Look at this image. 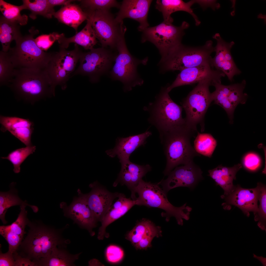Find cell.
Wrapping results in <instances>:
<instances>
[{
    "instance_id": "cell-25",
    "label": "cell",
    "mask_w": 266,
    "mask_h": 266,
    "mask_svg": "<svg viewBox=\"0 0 266 266\" xmlns=\"http://www.w3.org/2000/svg\"><path fill=\"white\" fill-rule=\"evenodd\" d=\"M96 38L91 19L88 17L86 25L80 31L69 38L65 37L63 33L60 34L57 41L60 48L67 49L70 43H73L81 46L85 50H90L97 43Z\"/></svg>"
},
{
    "instance_id": "cell-48",
    "label": "cell",
    "mask_w": 266,
    "mask_h": 266,
    "mask_svg": "<svg viewBox=\"0 0 266 266\" xmlns=\"http://www.w3.org/2000/svg\"><path fill=\"white\" fill-rule=\"evenodd\" d=\"M13 255L15 261V266H35L33 261L21 256L17 251L13 253Z\"/></svg>"
},
{
    "instance_id": "cell-9",
    "label": "cell",
    "mask_w": 266,
    "mask_h": 266,
    "mask_svg": "<svg viewBox=\"0 0 266 266\" xmlns=\"http://www.w3.org/2000/svg\"><path fill=\"white\" fill-rule=\"evenodd\" d=\"M189 26L185 21L180 26H176L172 23L163 21L156 26L145 29L142 32L141 41L142 43L150 42L156 46L161 56L159 62H162L182 44L184 30Z\"/></svg>"
},
{
    "instance_id": "cell-30",
    "label": "cell",
    "mask_w": 266,
    "mask_h": 266,
    "mask_svg": "<svg viewBox=\"0 0 266 266\" xmlns=\"http://www.w3.org/2000/svg\"><path fill=\"white\" fill-rule=\"evenodd\" d=\"M82 52L75 44L74 49L71 50L60 48L58 52H53L52 58L70 76L74 71Z\"/></svg>"
},
{
    "instance_id": "cell-1",
    "label": "cell",
    "mask_w": 266,
    "mask_h": 266,
    "mask_svg": "<svg viewBox=\"0 0 266 266\" xmlns=\"http://www.w3.org/2000/svg\"><path fill=\"white\" fill-rule=\"evenodd\" d=\"M29 229L16 251L21 256L34 263L41 258L49 256L57 247L66 248L70 243L62 235L66 226L57 228L46 225L40 220H29Z\"/></svg>"
},
{
    "instance_id": "cell-51",
    "label": "cell",
    "mask_w": 266,
    "mask_h": 266,
    "mask_svg": "<svg viewBox=\"0 0 266 266\" xmlns=\"http://www.w3.org/2000/svg\"><path fill=\"white\" fill-rule=\"evenodd\" d=\"M254 258L257 259L264 266L266 265V258L262 256H258L254 254H253Z\"/></svg>"
},
{
    "instance_id": "cell-41",
    "label": "cell",
    "mask_w": 266,
    "mask_h": 266,
    "mask_svg": "<svg viewBox=\"0 0 266 266\" xmlns=\"http://www.w3.org/2000/svg\"><path fill=\"white\" fill-rule=\"evenodd\" d=\"M246 84V81L243 80L240 83L233 84V87L227 98L230 101L236 108L239 103H245L248 95L243 93Z\"/></svg>"
},
{
    "instance_id": "cell-26",
    "label": "cell",
    "mask_w": 266,
    "mask_h": 266,
    "mask_svg": "<svg viewBox=\"0 0 266 266\" xmlns=\"http://www.w3.org/2000/svg\"><path fill=\"white\" fill-rule=\"evenodd\" d=\"M242 167L240 164L232 167L220 165L208 171V175L215 181L216 185L220 186L224 190V194L221 196L227 195L233 190L234 186L233 181L236 178L237 172Z\"/></svg>"
},
{
    "instance_id": "cell-15",
    "label": "cell",
    "mask_w": 266,
    "mask_h": 266,
    "mask_svg": "<svg viewBox=\"0 0 266 266\" xmlns=\"http://www.w3.org/2000/svg\"><path fill=\"white\" fill-rule=\"evenodd\" d=\"M225 76L222 71L214 69L210 65L189 68L180 71L172 83L168 85L167 90L169 92L175 87L198 83L207 79L221 83V78Z\"/></svg>"
},
{
    "instance_id": "cell-7",
    "label": "cell",
    "mask_w": 266,
    "mask_h": 266,
    "mask_svg": "<svg viewBox=\"0 0 266 266\" xmlns=\"http://www.w3.org/2000/svg\"><path fill=\"white\" fill-rule=\"evenodd\" d=\"M35 33L21 35L15 41V46L7 52L15 68L43 69L47 66L53 52H45L37 46L33 38Z\"/></svg>"
},
{
    "instance_id": "cell-4",
    "label": "cell",
    "mask_w": 266,
    "mask_h": 266,
    "mask_svg": "<svg viewBox=\"0 0 266 266\" xmlns=\"http://www.w3.org/2000/svg\"><path fill=\"white\" fill-rule=\"evenodd\" d=\"M157 184L147 182L141 180L131 193V197L134 200L136 205L154 207L164 210L165 212L162 216L166 217L168 221L170 217H174L178 224H183V219H188L192 208L185 203L177 207L172 205L168 201L166 193Z\"/></svg>"
},
{
    "instance_id": "cell-3",
    "label": "cell",
    "mask_w": 266,
    "mask_h": 266,
    "mask_svg": "<svg viewBox=\"0 0 266 266\" xmlns=\"http://www.w3.org/2000/svg\"><path fill=\"white\" fill-rule=\"evenodd\" d=\"M196 132L186 124L159 132L166 159L165 175L179 165L188 164L193 162L196 156L201 155L190 143L191 138Z\"/></svg>"
},
{
    "instance_id": "cell-19",
    "label": "cell",
    "mask_w": 266,
    "mask_h": 266,
    "mask_svg": "<svg viewBox=\"0 0 266 266\" xmlns=\"http://www.w3.org/2000/svg\"><path fill=\"white\" fill-rule=\"evenodd\" d=\"M150 0H123L120 10L115 17L119 23L123 22V19L127 18L134 19L140 24L139 31L142 32L149 27L147 21L148 12L151 4Z\"/></svg>"
},
{
    "instance_id": "cell-42",
    "label": "cell",
    "mask_w": 266,
    "mask_h": 266,
    "mask_svg": "<svg viewBox=\"0 0 266 266\" xmlns=\"http://www.w3.org/2000/svg\"><path fill=\"white\" fill-rule=\"evenodd\" d=\"M162 231L159 227L154 224L150 228L141 240L134 246L137 249H145L151 247V242L155 237L161 235Z\"/></svg>"
},
{
    "instance_id": "cell-49",
    "label": "cell",
    "mask_w": 266,
    "mask_h": 266,
    "mask_svg": "<svg viewBox=\"0 0 266 266\" xmlns=\"http://www.w3.org/2000/svg\"><path fill=\"white\" fill-rule=\"evenodd\" d=\"M195 3L199 4L203 9L210 7L214 11L219 9L220 7V4L216 0H195Z\"/></svg>"
},
{
    "instance_id": "cell-38",
    "label": "cell",
    "mask_w": 266,
    "mask_h": 266,
    "mask_svg": "<svg viewBox=\"0 0 266 266\" xmlns=\"http://www.w3.org/2000/svg\"><path fill=\"white\" fill-rule=\"evenodd\" d=\"M15 68L7 52H0V85H7L12 76Z\"/></svg>"
},
{
    "instance_id": "cell-27",
    "label": "cell",
    "mask_w": 266,
    "mask_h": 266,
    "mask_svg": "<svg viewBox=\"0 0 266 266\" xmlns=\"http://www.w3.org/2000/svg\"><path fill=\"white\" fill-rule=\"evenodd\" d=\"M53 16L60 22L74 28L76 33L79 26L88 18L87 14L81 7L71 3L63 6Z\"/></svg>"
},
{
    "instance_id": "cell-29",
    "label": "cell",
    "mask_w": 266,
    "mask_h": 266,
    "mask_svg": "<svg viewBox=\"0 0 266 266\" xmlns=\"http://www.w3.org/2000/svg\"><path fill=\"white\" fill-rule=\"evenodd\" d=\"M14 184V183H12V186L11 185H10V189L9 191L0 192V219L4 224L7 223L5 219L6 213L7 210L12 206L25 205L30 207L35 213L38 211L37 206L29 204L26 201H23L20 198Z\"/></svg>"
},
{
    "instance_id": "cell-44",
    "label": "cell",
    "mask_w": 266,
    "mask_h": 266,
    "mask_svg": "<svg viewBox=\"0 0 266 266\" xmlns=\"http://www.w3.org/2000/svg\"><path fill=\"white\" fill-rule=\"evenodd\" d=\"M107 260L109 263L116 264L120 262L124 256L123 250L117 246L111 245L107 248L105 251Z\"/></svg>"
},
{
    "instance_id": "cell-47",
    "label": "cell",
    "mask_w": 266,
    "mask_h": 266,
    "mask_svg": "<svg viewBox=\"0 0 266 266\" xmlns=\"http://www.w3.org/2000/svg\"><path fill=\"white\" fill-rule=\"evenodd\" d=\"M0 249V266H15V261L13 253L8 251L3 253Z\"/></svg>"
},
{
    "instance_id": "cell-24",
    "label": "cell",
    "mask_w": 266,
    "mask_h": 266,
    "mask_svg": "<svg viewBox=\"0 0 266 266\" xmlns=\"http://www.w3.org/2000/svg\"><path fill=\"white\" fill-rule=\"evenodd\" d=\"M195 3V0H191L186 2L181 0H157L155 8L162 13L164 21L172 23L173 19L171 17V14L176 11H184L192 16L196 25L198 26L200 24V21L191 8Z\"/></svg>"
},
{
    "instance_id": "cell-39",
    "label": "cell",
    "mask_w": 266,
    "mask_h": 266,
    "mask_svg": "<svg viewBox=\"0 0 266 266\" xmlns=\"http://www.w3.org/2000/svg\"><path fill=\"white\" fill-rule=\"evenodd\" d=\"M154 224L150 220L143 218L138 222L133 229L126 234V239L134 246L141 240Z\"/></svg>"
},
{
    "instance_id": "cell-32",
    "label": "cell",
    "mask_w": 266,
    "mask_h": 266,
    "mask_svg": "<svg viewBox=\"0 0 266 266\" xmlns=\"http://www.w3.org/2000/svg\"><path fill=\"white\" fill-rule=\"evenodd\" d=\"M24 9L22 5L17 6L0 0V10L3 17L6 19L21 25L27 24L28 16L25 14L22 15L21 11Z\"/></svg>"
},
{
    "instance_id": "cell-21",
    "label": "cell",
    "mask_w": 266,
    "mask_h": 266,
    "mask_svg": "<svg viewBox=\"0 0 266 266\" xmlns=\"http://www.w3.org/2000/svg\"><path fill=\"white\" fill-rule=\"evenodd\" d=\"M1 130L8 131L26 146L32 145L31 137L33 130V122L28 119L0 115Z\"/></svg>"
},
{
    "instance_id": "cell-2",
    "label": "cell",
    "mask_w": 266,
    "mask_h": 266,
    "mask_svg": "<svg viewBox=\"0 0 266 266\" xmlns=\"http://www.w3.org/2000/svg\"><path fill=\"white\" fill-rule=\"evenodd\" d=\"M7 85L17 98L32 104L55 96V89L45 69L15 68Z\"/></svg>"
},
{
    "instance_id": "cell-36",
    "label": "cell",
    "mask_w": 266,
    "mask_h": 266,
    "mask_svg": "<svg viewBox=\"0 0 266 266\" xmlns=\"http://www.w3.org/2000/svg\"><path fill=\"white\" fill-rule=\"evenodd\" d=\"M36 149L35 146H26L15 150L10 153L7 157L1 158L9 161L13 166L14 172L18 173L20 172L21 164L29 156L35 152Z\"/></svg>"
},
{
    "instance_id": "cell-37",
    "label": "cell",
    "mask_w": 266,
    "mask_h": 266,
    "mask_svg": "<svg viewBox=\"0 0 266 266\" xmlns=\"http://www.w3.org/2000/svg\"><path fill=\"white\" fill-rule=\"evenodd\" d=\"M259 193L258 200L259 206L256 212L254 214V220L258 221L257 225L262 230L266 231V186L258 183H257Z\"/></svg>"
},
{
    "instance_id": "cell-18",
    "label": "cell",
    "mask_w": 266,
    "mask_h": 266,
    "mask_svg": "<svg viewBox=\"0 0 266 266\" xmlns=\"http://www.w3.org/2000/svg\"><path fill=\"white\" fill-rule=\"evenodd\" d=\"M259 190L257 185L254 188L247 189L239 185L234 186L231 192L227 195L221 196L225 199V202L222 204L223 207L228 204L237 207L244 214L249 217V213L254 214L257 211Z\"/></svg>"
},
{
    "instance_id": "cell-45",
    "label": "cell",
    "mask_w": 266,
    "mask_h": 266,
    "mask_svg": "<svg viewBox=\"0 0 266 266\" xmlns=\"http://www.w3.org/2000/svg\"><path fill=\"white\" fill-rule=\"evenodd\" d=\"M261 159L257 154L250 153L244 157L243 163L245 167L247 169L254 171L258 169L261 164Z\"/></svg>"
},
{
    "instance_id": "cell-40",
    "label": "cell",
    "mask_w": 266,
    "mask_h": 266,
    "mask_svg": "<svg viewBox=\"0 0 266 266\" xmlns=\"http://www.w3.org/2000/svg\"><path fill=\"white\" fill-rule=\"evenodd\" d=\"M80 2L81 7L84 11L96 10H109L111 8H119L120 5L115 0H82Z\"/></svg>"
},
{
    "instance_id": "cell-6",
    "label": "cell",
    "mask_w": 266,
    "mask_h": 266,
    "mask_svg": "<svg viewBox=\"0 0 266 266\" xmlns=\"http://www.w3.org/2000/svg\"><path fill=\"white\" fill-rule=\"evenodd\" d=\"M168 86L162 87L154 100L144 108L149 115V122L159 132L186 124L182 117L183 108L171 99Z\"/></svg>"
},
{
    "instance_id": "cell-11",
    "label": "cell",
    "mask_w": 266,
    "mask_h": 266,
    "mask_svg": "<svg viewBox=\"0 0 266 266\" xmlns=\"http://www.w3.org/2000/svg\"><path fill=\"white\" fill-rule=\"evenodd\" d=\"M96 38L102 47L116 49L117 43L126 31L123 22L116 21L109 10L86 11Z\"/></svg>"
},
{
    "instance_id": "cell-20",
    "label": "cell",
    "mask_w": 266,
    "mask_h": 266,
    "mask_svg": "<svg viewBox=\"0 0 266 266\" xmlns=\"http://www.w3.org/2000/svg\"><path fill=\"white\" fill-rule=\"evenodd\" d=\"M26 206H20V212L16 220L11 224L0 226V234L8 244V251L13 253L16 251L24 239L25 227L29 221Z\"/></svg>"
},
{
    "instance_id": "cell-12",
    "label": "cell",
    "mask_w": 266,
    "mask_h": 266,
    "mask_svg": "<svg viewBox=\"0 0 266 266\" xmlns=\"http://www.w3.org/2000/svg\"><path fill=\"white\" fill-rule=\"evenodd\" d=\"M116 55L105 48H93L82 53L80 65L73 76L80 74L88 76L92 83L98 82L100 77L111 68Z\"/></svg>"
},
{
    "instance_id": "cell-23",
    "label": "cell",
    "mask_w": 266,
    "mask_h": 266,
    "mask_svg": "<svg viewBox=\"0 0 266 266\" xmlns=\"http://www.w3.org/2000/svg\"><path fill=\"white\" fill-rule=\"evenodd\" d=\"M118 200L112 204L101 221L97 238L99 240L103 239L106 234V229L111 223L126 214L133 206L136 205L135 200L127 198L123 194L120 193Z\"/></svg>"
},
{
    "instance_id": "cell-43",
    "label": "cell",
    "mask_w": 266,
    "mask_h": 266,
    "mask_svg": "<svg viewBox=\"0 0 266 266\" xmlns=\"http://www.w3.org/2000/svg\"><path fill=\"white\" fill-rule=\"evenodd\" d=\"M60 34L53 32L48 34L41 35L35 39L37 46L43 51L48 50L56 40H58Z\"/></svg>"
},
{
    "instance_id": "cell-31",
    "label": "cell",
    "mask_w": 266,
    "mask_h": 266,
    "mask_svg": "<svg viewBox=\"0 0 266 266\" xmlns=\"http://www.w3.org/2000/svg\"><path fill=\"white\" fill-rule=\"evenodd\" d=\"M17 24L5 19L1 16L0 19V41L2 46V51L7 52L13 40H16L21 36Z\"/></svg>"
},
{
    "instance_id": "cell-50",
    "label": "cell",
    "mask_w": 266,
    "mask_h": 266,
    "mask_svg": "<svg viewBox=\"0 0 266 266\" xmlns=\"http://www.w3.org/2000/svg\"><path fill=\"white\" fill-rule=\"evenodd\" d=\"M51 6L53 7L57 5L66 6L69 5L75 0H48Z\"/></svg>"
},
{
    "instance_id": "cell-10",
    "label": "cell",
    "mask_w": 266,
    "mask_h": 266,
    "mask_svg": "<svg viewBox=\"0 0 266 266\" xmlns=\"http://www.w3.org/2000/svg\"><path fill=\"white\" fill-rule=\"evenodd\" d=\"M214 83L208 79L199 82L182 102V107L186 114L184 118L186 124L196 131L199 124L201 126V131L204 130V116L212 101L209 88Z\"/></svg>"
},
{
    "instance_id": "cell-17",
    "label": "cell",
    "mask_w": 266,
    "mask_h": 266,
    "mask_svg": "<svg viewBox=\"0 0 266 266\" xmlns=\"http://www.w3.org/2000/svg\"><path fill=\"white\" fill-rule=\"evenodd\" d=\"M89 186L91 188L90 192L81 193L97 221L101 222L120 193L110 192L97 182L90 184Z\"/></svg>"
},
{
    "instance_id": "cell-34",
    "label": "cell",
    "mask_w": 266,
    "mask_h": 266,
    "mask_svg": "<svg viewBox=\"0 0 266 266\" xmlns=\"http://www.w3.org/2000/svg\"><path fill=\"white\" fill-rule=\"evenodd\" d=\"M194 148L198 154L211 158L217 144L216 140L210 134L197 132Z\"/></svg>"
},
{
    "instance_id": "cell-46",
    "label": "cell",
    "mask_w": 266,
    "mask_h": 266,
    "mask_svg": "<svg viewBox=\"0 0 266 266\" xmlns=\"http://www.w3.org/2000/svg\"><path fill=\"white\" fill-rule=\"evenodd\" d=\"M216 104L219 105L224 109L229 118L230 123H232L233 122V113L236 108L230 101L227 97H224Z\"/></svg>"
},
{
    "instance_id": "cell-8",
    "label": "cell",
    "mask_w": 266,
    "mask_h": 266,
    "mask_svg": "<svg viewBox=\"0 0 266 266\" xmlns=\"http://www.w3.org/2000/svg\"><path fill=\"white\" fill-rule=\"evenodd\" d=\"M116 49L118 53L116 56L115 63L110 71L112 78L121 82L124 90L126 91L131 90L136 86L142 85L144 81L138 73L137 67L140 64L146 65L148 58L141 60L133 56L127 48L124 35L117 42Z\"/></svg>"
},
{
    "instance_id": "cell-13",
    "label": "cell",
    "mask_w": 266,
    "mask_h": 266,
    "mask_svg": "<svg viewBox=\"0 0 266 266\" xmlns=\"http://www.w3.org/2000/svg\"><path fill=\"white\" fill-rule=\"evenodd\" d=\"M202 173L200 168L193 161L176 167L169 173L167 179L159 183L166 193L171 189L179 187L192 188L203 179Z\"/></svg>"
},
{
    "instance_id": "cell-33",
    "label": "cell",
    "mask_w": 266,
    "mask_h": 266,
    "mask_svg": "<svg viewBox=\"0 0 266 266\" xmlns=\"http://www.w3.org/2000/svg\"><path fill=\"white\" fill-rule=\"evenodd\" d=\"M24 9L30 10L31 13L30 17L35 19L37 15H42L48 18H52L55 12L47 0H36L32 2L29 0H23Z\"/></svg>"
},
{
    "instance_id": "cell-35",
    "label": "cell",
    "mask_w": 266,
    "mask_h": 266,
    "mask_svg": "<svg viewBox=\"0 0 266 266\" xmlns=\"http://www.w3.org/2000/svg\"><path fill=\"white\" fill-rule=\"evenodd\" d=\"M51 80L53 88L60 85L62 89L67 87V82L70 76L52 58L45 68Z\"/></svg>"
},
{
    "instance_id": "cell-16",
    "label": "cell",
    "mask_w": 266,
    "mask_h": 266,
    "mask_svg": "<svg viewBox=\"0 0 266 266\" xmlns=\"http://www.w3.org/2000/svg\"><path fill=\"white\" fill-rule=\"evenodd\" d=\"M213 38L216 40L217 44L215 47V55L211 60L212 67L222 71L232 82L234 76L241 73L237 66L231 53V49L234 43L233 41L230 42L225 41L218 33L214 34Z\"/></svg>"
},
{
    "instance_id": "cell-22",
    "label": "cell",
    "mask_w": 266,
    "mask_h": 266,
    "mask_svg": "<svg viewBox=\"0 0 266 266\" xmlns=\"http://www.w3.org/2000/svg\"><path fill=\"white\" fill-rule=\"evenodd\" d=\"M152 134L147 131L142 133L126 137L118 138L116 143L113 149L107 150L106 154L111 158L116 156L119 162L129 160L131 154L139 147L144 145L147 139Z\"/></svg>"
},
{
    "instance_id": "cell-14",
    "label": "cell",
    "mask_w": 266,
    "mask_h": 266,
    "mask_svg": "<svg viewBox=\"0 0 266 266\" xmlns=\"http://www.w3.org/2000/svg\"><path fill=\"white\" fill-rule=\"evenodd\" d=\"M78 192L79 197L75 198L70 205L62 202L61 207L65 216L71 219L80 228L87 230L93 236L95 234L93 229L98 222L81 191Z\"/></svg>"
},
{
    "instance_id": "cell-5",
    "label": "cell",
    "mask_w": 266,
    "mask_h": 266,
    "mask_svg": "<svg viewBox=\"0 0 266 266\" xmlns=\"http://www.w3.org/2000/svg\"><path fill=\"white\" fill-rule=\"evenodd\" d=\"M212 41H207L198 47L185 46L182 44L175 48L163 61L159 62L160 72L179 70L205 65H211V54L215 51Z\"/></svg>"
},
{
    "instance_id": "cell-28",
    "label": "cell",
    "mask_w": 266,
    "mask_h": 266,
    "mask_svg": "<svg viewBox=\"0 0 266 266\" xmlns=\"http://www.w3.org/2000/svg\"><path fill=\"white\" fill-rule=\"evenodd\" d=\"M66 248L57 247L50 254L34 262L35 266H75L82 252L75 254L70 253Z\"/></svg>"
}]
</instances>
